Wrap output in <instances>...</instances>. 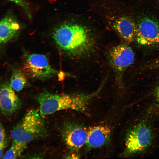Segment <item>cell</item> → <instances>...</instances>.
<instances>
[{"label":"cell","instance_id":"5","mask_svg":"<svg viewBox=\"0 0 159 159\" xmlns=\"http://www.w3.org/2000/svg\"><path fill=\"white\" fill-rule=\"evenodd\" d=\"M136 24L137 44L145 47L159 45V22L155 18L143 15L138 18Z\"/></svg>","mask_w":159,"mask_h":159},{"label":"cell","instance_id":"13","mask_svg":"<svg viewBox=\"0 0 159 159\" xmlns=\"http://www.w3.org/2000/svg\"><path fill=\"white\" fill-rule=\"evenodd\" d=\"M27 144L17 140H13L10 147L3 155L1 158L3 159L17 158L24 150L26 147Z\"/></svg>","mask_w":159,"mask_h":159},{"label":"cell","instance_id":"16","mask_svg":"<svg viewBox=\"0 0 159 159\" xmlns=\"http://www.w3.org/2000/svg\"><path fill=\"white\" fill-rule=\"evenodd\" d=\"M14 2L23 8L26 12H29V7L26 0H7Z\"/></svg>","mask_w":159,"mask_h":159},{"label":"cell","instance_id":"18","mask_svg":"<svg viewBox=\"0 0 159 159\" xmlns=\"http://www.w3.org/2000/svg\"><path fill=\"white\" fill-rule=\"evenodd\" d=\"M157 1H158L159 2V0H157Z\"/></svg>","mask_w":159,"mask_h":159},{"label":"cell","instance_id":"9","mask_svg":"<svg viewBox=\"0 0 159 159\" xmlns=\"http://www.w3.org/2000/svg\"><path fill=\"white\" fill-rule=\"evenodd\" d=\"M21 102L10 84L5 82L2 85L0 88V106L3 115L8 116L13 114L19 109Z\"/></svg>","mask_w":159,"mask_h":159},{"label":"cell","instance_id":"11","mask_svg":"<svg viewBox=\"0 0 159 159\" xmlns=\"http://www.w3.org/2000/svg\"><path fill=\"white\" fill-rule=\"evenodd\" d=\"M111 134V129L108 126L99 125L92 127L88 130L86 144L90 148L101 147L108 142Z\"/></svg>","mask_w":159,"mask_h":159},{"label":"cell","instance_id":"7","mask_svg":"<svg viewBox=\"0 0 159 159\" xmlns=\"http://www.w3.org/2000/svg\"><path fill=\"white\" fill-rule=\"evenodd\" d=\"M108 58L112 67L120 75L133 63L134 54L130 46L122 44L111 48L108 51Z\"/></svg>","mask_w":159,"mask_h":159},{"label":"cell","instance_id":"1","mask_svg":"<svg viewBox=\"0 0 159 159\" xmlns=\"http://www.w3.org/2000/svg\"><path fill=\"white\" fill-rule=\"evenodd\" d=\"M53 37L62 50L73 57L87 54L93 47L90 32L86 27L78 23H67L62 24L54 32Z\"/></svg>","mask_w":159,"mask_h":159},{"label":"cell","instance_id":"6","mask_svg":"<svg viewBox=\"0 0 159 159\" xmlns=\"http://www.w3.org/2000/svg\"><path fill=\"white\" fill-rule=\"evenodd\" d=\"M24 69L31 77L37 79L49 78L59 74L58 72L49 64L46 57L40 54L28 55L25 62Z\"/></svg>","mask_w":159,"mask_h":159},{"label":"cell","instance_id":"12","mask_svg":"<svg viewBox=\"0 0 159 159\" xmlns=\"http://www.w3.org/2000/svg\"><path fill=\"white\" fill-rule=\"evenodd\" d=\"M19 29V24L14 18L7 16L2 18L0 22L1 44H4L11 39Z\"/></svg>","mask_w":159,"mask_h":159},{"label":"cell","instance_id":"4","mask_svg":"<svg viewBox=\"0 0 159 159\" xmlns=\"http://www.w3.org/2000/svg\"><path fill=\"white\" fill-rule=\"evenodd\" d=\"M41 116L35 110L28 111L11 130V138L27 144L42 136L45 128Z\"/></svg>","mask_w":159,"mask_h":159},{"label":"cell","instance_id":"2","mask_svg":"<svg viewBox=\"0 0 159 159\" xmlns=\"http://www.w3.org/2000/svg\"><path fill=\"white\" fill-rule=\"evenodd\" d=\"M99 92L97 90L89 94L57 95L44 91L38 95L37 100L42 116L68 109L82 112L86 110L90 100Z\"/></svg>","mask_w":159,"mask_h":159},{"label":"cell","instance_id":"15","mask_svg":"<svg viewBox=\"0 0 159 159\" xmlns=\"http://www.w3.org/2000/svg\"><path fill=\"white\" fill-rule=\"evenodd\" d=\"M0 127V157L1 158L6 147V140L5 130L1 123Z\"/></svg>","mask_w":159,"mask_h":159},{"label":"cell","instance_id":"14","mask_svg":"<svg viewBox=\"0 0 159 159\" xmlns=\"http://www.w3.org/2000/svg\"><path fill=\"white\" fill-rule=\"evenodd\" d=\"M26 77L21 71L14 69L10 78V85L13 89L19 92L22 90L27 84Z\"/></svg>","mask_w":159,"mask_h":159},{"label":"cell","instance_id":"10","mask_svg":"<svg viewBox=\"0 0 159 159\" xmlns=\"http://www.w3.org/2000/svg\"><path fill=\"white\" fill-rule=\"evenodd\" d=\"M113 26L118 35L126 42L130 43L135 39L137 24L132 18L122 16L116 19Z\"/></svg>","mask_w":159,"mask_h":159},{"label":"cell","instance_id":"19","mask_svg":"<svg viewBox=\"0 0 159 159\" xmlns=\"http://www.w3.org/2000/svg\"><path fill=\"white\" fill-rule=\"evenodd\" d=\"M158 65H159V64H158Z\"/></svg>","mask_w":159,"mask_h":159},{"label":"cell","instance_id":"3","mask_svg":"<svg viewBox=\"0 0 159 159\" xmlns=\"http://www.w3.org/2000/svg\"><path fill=\"white\" fill-rule=\"evenodd\" d=\"M153 136L151 122L146 116L128 130L125 139L124 155L129 156L144 151L151 145Z\"/></svg>","mask_w":159,"mask_h":159},{"label":"cell","instance_id":"17","mask_svg":"<svg viewBox=\"0 0 159 159\" xmlns=\"http://www.w3.org/2000/svg\"><path fill=\"white\" fill-rule=\"evenodd\" d=\"M155 94L157 100L159 103V83L155 88Z\"/></svg>","mask_w":159,"mask_h":159},{"label":"cell","instance_id":"8","mask_svg":"<svg viewBox=\"0 0 159 159\" xmlns=\"http://www.w3.org/2000/svg\"><path fill=\"white\" fill-rule=\"evenodd\" d=\"M61 134L66 145L71 150H77L86 143L88 130L79 125L66 122L62 127Z\"/></svg>","mask_w":159,"mask_h":159}]
</instances>
